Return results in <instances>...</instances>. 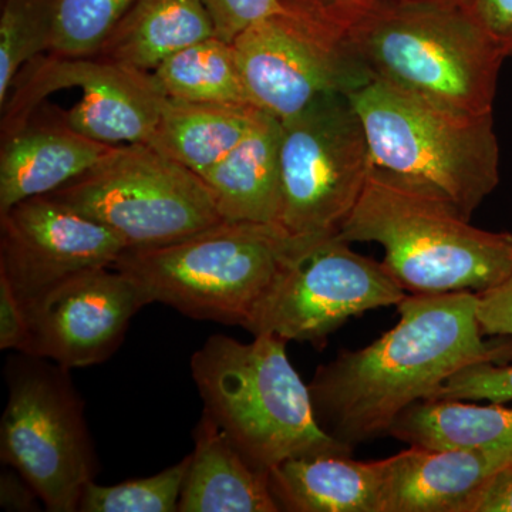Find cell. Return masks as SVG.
Instances as JSON below:
<instances>
[{
	"instance_id": "cell-28",
	"label": "cell",
	"mask_w": 512,
	"mask_h": 512,
	"mask_svg": "<svg viewBox=\"0 0 512 512\" xmlns=\"http://www.w3.org/2000/svg\"><path fill=\"white\" fill-rule=\"evenodd\" d=\"M217 36L232 43L249 26L284 9L282 0H200Z\"/></svg>"
},
{
	"instance_id": "cell-27",
	"label": "cell",
	"mask_w": 512,
	"mask_h": 512,
	"mask_svg": "<svg viewBox=\"0 0 512 512\" xmlns=\"http://www.w3.org/2000/svg\"><path fill=\"white\" fill-rule=\"evenodd\" d=\"M429 400L512 402V366L483 362L464 367L439 387Z\"/></svg>"
},
{
	"instance_id": "cell-18",
	"label": "cell",
	"mask_w": 512,
	"mask_h": 512,
	"mask_svg": "<svg viewBox=\"0 0 512 512\" xmlns=\"http://www.w3.org/2000/svg\"><path fill=\"white\" fill-rule=\"evenodd\" d=\"M178 512H278L268 471L249 463L217 421L202 413Z\"/></svg>"
},
{
	"instance_id": "cell-22",
	"label": "cell",
	"mask_w": 512,
	"mask_h": 512,
	"mask_svg": "<svg viewBox=\"0 0 512 512\" xmlns=\"http://www.w3.org/2000/svg\"><path fill=\"white\" fill-rule=\"evenodd\" d=\"M389 434L410 447L427 450L512 446V407L421 400L397 417Z\"/></svg>"
},
{
	"instance_id": "cell-16",
	"label": "cell",
	"mask_w": 512,
	"mask_h": 512,
	"mask_svg": "<svg viewBox=\"0 0 512 512\" xmlns=\"http://www.w3.org/2000/svg\"><path fill=\"white\" fill-rule=\"evenodd\" d=\"M119 147L77 133L63 113L40 117L35 111L16 133L2 138L0 214L29 198L53 194L92 171Z\"/></svg>"
},
{
	"instance_id": "cell-6",
	"label": "cell",
	"mask_w": 512,
	"mask_h": 512,
	"mask_svg": "<svg viewBox=\"0 0 512 512\" xmlns=\"http://www.w3.org/2000/svg\"><path fill=\"white\" fill-rule=\"evenodd\" d=\"M296 239L279 225L224 221L164 247L127 249L114 268L146 305L247 329Z\"/></svg>"
},
{
	"instance_id": "cell-3",
	"label": "cell",
	"mask_w": 512,
	"mask_h": 512,
	"mask_svg": "<svg viewBox=\"0 0 512 512\" xmlns=\"http://www.w3.org/2000/svg\"><path fill=\"white\" fill-rule=\"evenodd\" d=\"M339 237L375 242L406 292H483L512 271V234L473 227L429 191L373 167Z\"/></svg>"
},
{
	"instance_id": "cell-13",
	"label": "cell",
	"mask_w": 512,
	"mask_h": 512,
	"mask_svg": "<svg viewBox=\"0 0 512 512\" xmlns=\"http://www.w3.org/2000/svg\"><path fill=\"white\" fill-rule=\"evenodd\" d=\"M126 251L116 232L53 195L0 214V275L25 308L80 272L116 265Z\"/></svg>"
},
{
	"instance_id": "cell-23",
	"label": "cell",
	"mask_w": 512,
	"mask_h": 512,
	"mask_svg": "<svg viewBox=\"0 0 512 512\" xmlns=\"http://www.w3.org/2000/svg\"><path fill=\"white\" fill-rule=\"evenodd\" d=\"M153 76L170 100L254 106L234 45L218 36L175 53L154 70Z\"/></svg>"
},
{
	"instance_id": "cell-8",
	"label": "cell",
	"mask_w": 512,
	"mask_h": 512,
	"mask_svg": "<svg viewBox=\"0 0 512 512\" xmlns=\"http://www.w3.org/2000/svg\"><path fill=\"white\" fill-rule=\"evenodd\" d=\"M49 195L106 225L127 249L164 247L225 221L200 175L148 144L120 146Z\"/></svg>"
},
{
	"instance_id": "cell-20",
	"label": "cell",
	"mask_w": 512,
	"mask_h": 512,
	"mask_svg": "<svg viewBox=\"0 0 512 512\" xmlns=\"http://www.w3.org/2000/svg\"><path fill=\"white\" fill-rule=\"evenodd\" d=\"M214 36L200 0H136L96 56L153 73L175 53Z\"/></svg>"
},
{
	"instance_id": "cell-19",
	"label": "cell",
	"mask_w": 512,
	"mask_h": 512,
	"mask_svg": "<svg viewBox=\"0 0 512 512\" xmlns=\"http://www.w3.org/2000/svg\"><path fill=\"white\" fill-rule=\"evenodd\" d=\"M279 140L281 120L262 110L244 140L202 177L225 221L279 225Z\"/></svg>"
},
{
	"instance_id": "cell-24",
	"label": "cell",
	"mask_w": 512,
	"mask_h": 512,
	"mask_svg": "<svg viewBox=\"0 0 512 512\" xmlns=\"http://www.w3.org/2000/svg\"><path fill=\"white\" fill-rule=\"evenodd\" d=\"M55 0H2L0 9V107L20 70L50 50Z\"/></svg>"
},
{
	"instance_id": "cell-2",
	"label": "cell",
	"mask_w": 512,
	"mask_h": 512,
	"mask_svg": "<svg viewBox=\"0 0 512 512\" xmlns=\"http://www.w3.org/2000/svg\"><path fill=\"white\" fill-rule=\"evenodd\" d=\"M372 80L467 113H493L507 57L471 3L372 0L345 26Z\"/></svg>"
},
{
	"instance_id": "cell-26",
	"label": "cell",
	"mask_w": 512,
	"mask_h": 512,
	"mask_svg": "<svg viewBox=\"0 0 512 512\" xmlns=\"http://www.w3.org/2000/svg\"><path fill=\"white\" fill-rule=\"evenodd\" d=\"M136 0H55V35L49 52L96 56Z\"/></svg>"
},
{
	"instance_id": "cell-21",
	"label": "cell",
	"mask_w": 512,
	"mask_h": 512,
	"mask_svg": "<svg viewBox=\"0 0 512 512\" xmlns=\"http://www.w3.org/2000/svg\"><path fill=\"white\" fill-rule=\"evenodd\" d=\"M261 109L251 104H165L148 146L204 177L244 140Z\"/></svg>"
},
{
	"instance_id": "cell-34",
	"label": "cell",
	"mask_w": 512,
	"mask_h": 512,
	"mask_svg": "<svg viewBox=\"0 0 512 512\" xmlns=\"http://www.w3.org/2000/svg\"><path fill=\"white\" fill-rule=\"evenodd\" d=\"M299 2L330 22L345 28L346 23L372 0H299Z\"/></svg>"
},
{
	"instance_id": "cell-31",
	"label": "cell",
	"mask_w": 512,
	"mask_h": 512,
	"mask_svg": "<svg viewBox=\"0 0 512 512\" xmlns=\"http://www.w3.org/2000/svg\"><path fill=\"white\" fill-rule=\"evenodd\" d=\"M471 8L505 57H512V0H471Z\"/></svg>"
},
{
	"instance_id": "cell-4",
	"label": "cell",
	"mask_w": 512,
	"mask_h": 512,
	"mask_svg": "<svg viewBox=\"0 0 512 512\" xmlns=\"http://www.w3.org/2000/svg\"><path fill=\"white\" fill-rule=\"evenodd\" d=\"M190 366L204 412L259 470L308 454H352L353 448L320 427L285 339L262 333L242 343L214 335L192 355Z\"/></svg>"
},
{
	"instance_id": "cell-30",
	"label": "cell",
	"mask_w": 512,
	"mask_h": 512,
	"mask_svg": "<svg viewBox=\"0 0 512 512\" xmlns=\"http://www.w3.org/2000/svg\"><path fill=\"white\" fill-rule=\"evenodd\" d=\"M29 340L28 313L12 285L0 275V349L25 352Z\"/></svg>"
},
{
	"instance_id": "cell-10",
	"label": "cell",
	"mask_w": 512,
	"mask_h": 512,
	"mask_svg": "<svg viewBox=\"0 0 512 512\" xmlns=\"http://www.w3.org/2000/svg\"><path fill=\"white\" fill-rule=\"evenodd\" d=\"M282 3L281 12L249 26L232 42L255 107L291 119L322 97L349 96L372 80L345 28L299 0Z\"/></svg>"
},
{
	"instance_id": "cell-7",
	"label": "cell",
	"mask_w": 512,
	"mask_h": 512,
	"mask_svg": "<svg viewBox=\"0 0 512 512\" xmlns=\"http://www.w3.org/2000/svg\"><path fill=\"white\" fill-rule=\"evenodd\" d=\"M20 355L8 367L0 457L32 484L47 511H79L84 488L99 471L86 407L69 370Z\"/></svg>"
},
{
	"instance_id": "cell-17",
	"label": "cell",
	"mask_w": 512,
	"mask_h": 512,
	"mask_svg": "<svg viewBox=\"0 0 512 512\" xmlns=\"http://www.w3.org/2000/svg\"><path fill=\"white\" fill-rule=\"evenodd\" d=\"M386 460L357 461L345 453L289 458L268 471L281 511L383 512Z\"/></svg>"
},
{
	"instance_id": "cell-1",
	"label": "cell",
	"mask_w": 512,
	"mask_h": 512,
	"mask_svg": "<svg viewBox=\"0 0 512 512\" xmlns=\"http://www.w3.org/2000/svg\"><path fill=\"white\" fill-rule=\"evenodd\" d=\"M397 312L393 329L366 348L343 350L308 384L320 427L350 448L389 433L404 410L464 367L508 356L510 345L484 340L477 293H410Z\"/></svg>"
},
{
	"instance_id": "cell-9",
	"label": "cell",
	"mask_w": 512,
	"mask_h": 512,
	"mask_svg": "<svg viewBox=\"0 0 512 512\" xmlns=\"http://www.w3.org/2000/svg\"><path fill=\"white\" fill-rule=\"evenodd\" d=\"M281 217L296 238L338 235L375 167L349 96L316 100L281 120Z\"/></svg>"
},
{
	"instance_id": "cell-15",
	"label": "cell",
	"mask_w": 512,
	"mask_h": 512,
	"mask_svg": "<svg viewBox=\"0 0 512 512\" xmlns=\"http://www.w3.org/2000/svg\"><path fill=\"white\" fill-rule=\"evenodd\" d=\"M384 460L383 512H467L485 484L512 464V446L410 447Z\"/></svg>"
},
{
	"instance_id": "cell-32",
	"label": "cell",
	"mask_w": 512,
	"mask_h": 512,
	"mask_svg": "<svg viewBox=\"0 0 512 512\" xmlns=\"http://www.w3.org/2000/svg\"><path fill=\"white\" fill-rule=\"evenodd\" d=\"M39 494L15 468L0 474V505L8 511H39Z\"/></svg>"
},
{
	"instance_id": "cell-14",
	"label": "cell",
	"mask_w": 512,
	"mask_h": 512,
	"mask_svg": "<svg viewBox=\"0 0 512 512\" xmlns=\"http://www.w3.org/2000/svg\"><path fill=\"white\" fill-rule=\"evenodd\" d=\"M143 306L136 282L114 266L80 272L25 308L29 340L23 353L67 370L99 365L120 348Z\"/></svg>"
},
{
	"instance_id": "cell-12",
	"label": "cell",
	"mask_w": 512,
	"mask_h": 512,
	"mask_svg": "<svg viewBox=\"0 0 512 512\" xmlns=\"http://www.w3.org/2000/svg\"><path fill=\"white\" fill-rule=\"evenodd\" d=\"M82 90V99L63 111L73 130L107 146L148 144L168 97L153 73L99 56H37L16 76L2 109L0 138L12 136L59 90Z\"/></svg>"
},
{
	"instance_id": "cell-35",
	"label": "cell",
	"mask_w": 512,
	"mask_h": 512,
	"mask_svg": "<svg viewBox=\"0 0 512 512\" xmlns=\"http://www.w3.org/2000/svg\"><path fill=\"white\" fill-rule=\"evenodd\" d=\"M426 2L471 3V0H426Z\"/></svg>"
},
{
	"instance_id": "cell-11",
	"label": "cell",
	"mask_w": 512,
	"mask_h": 512,
	"mask_svg": "<svg viewBox=\"0 0 512 512\" xmlns=\"http://www.w3.org/2000/svg\"><path fill=\"white\" fill-rule=\"evenodd\" d=\"M406 296L383 262L357 254L339 234L298 238L247 330L320 348L350 318Z\"/></svg>"
},
{
	"instance_id": "cell-33",
	"label": "cell",
	"mask_w": 512,
	"mask_h": 512,
	"mask_svg": "<svg viewBox=\"0 0 512 512\" xmlns=\"http://www.w3.org/2000/svg\"><path fill=\"white\" fill-rule=\"evenodd\" d=\"M467 512H512V464L485 484Z\"/></svg>"
},
{
	"instance_id": "cell-29",
	"label": "cell",
	"mask_w": 512,
	"mask_h": 512,
	"mask_svg": "<svg viewBox=\"0 0 512 512\" xmlns=\"http://www.w3.org/2000/svg\"><path fill=\"white\" fill-rule=\"evenodd\" d=\"M477 318L484 336L512 338V271L500 284L477 293Z\"/></svg>"
},
{
	"instance_id": "cell-25",
	"label": "cell",
	"mask_w": 512,
	"mask_h": 512,
	"mask_svg": "<svg viewBox=\"0 0 512 512\" xmlns=\"http://www.w3.org/2000/svg\"><path fill=\"white\" fill-rule=\"evenodd\" d=\"M190 456L154 476L116 485L89 483L84 488L82 512H178Z\"/></svg>"
},
{
	"instance_id": "cell-5",
	"label": "cell",
	"mask_w": 512,
	"mask_h": 512,
	"mask_svg": "<svg viewBox=\"0 0 512 512\" xmlns=\"http://www.w3.org/2000/svg\"><path fill=\"white\" fill-rule=\"evenodd\" d=\"M349 99L365 127L373 165L437 195L467 220L500 184L493 113L450 109L380 80Z\"/></svg>"
}]
</instances>
